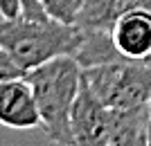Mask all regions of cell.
Returning <instances> with one entry per match:
<instances>
[{"instance_id":"6da1fadb","label":"cell","mask_w":151,"mask_h":146,"mask_svg":"<svg viewBox=\"0 0 151 146\" xmlns=\"http://www.w3.org/2000/svg\"><path fill=\"white\" fill-rule=\"evenodd\" d=\"M36 101L38 119L45 137L61 146H75L70 110L79 92L81 65L75 56H54L25 72Z\"/></svg>"},{"instance_id":"7a4b0ae2","label":"cell","mask_w":151,"mask_h":146,"mask_svg":"<svg viewBox=\"0 0 151 146\" xmlns=\"http://www.w3.org/2000/svg\"><path fill=\"white\" fill-rule=\"evenodd\" d=\"M81 43L77 25L59 23L54 18H2L0 20V50L14 58V63L32 70L54 56H75Z\"/></svg>"},{"instance_id":"3957f363","label":"cell","mask_w":151,"mask_h":146,"mask_svg":"<svg viewBox=\"0 0 151 146\" xmlns=\"http://www.w3.org/2000/svg\"><path fill=\"white\" fill-rule=\"evenodd\" d=\"M81 79L108 108H131L151 101V63L120 58L81 68Z\"/></svg>"},{"instance_id":"277c9868","label":"cell","mask_w":151,"mask_h":146,"mask_svg":"<svg viewBox=\"0 0 151 146\" xmlns=\"http://www.w3.org/2000/svg\"><path fill=\"white\" fill-rule=\"evenodd\" d=\"M108 113L111 108L97 99L86 85L79 81V92L75 97L72 110H70V126L75 135V144L79 146H104L108 128Z\"/></svg>"},{"instance_id":"5b68a950","label":"cell","mask_w":151,"mask_h":146,"mask_svg":"<svg viewBox=\"0 0 151 146\" xmlns=\"http://www.w3.org/2000/svg\"><path fill=\"white\" fill-rule=\"evenodd\" d=\"M115 50L124 58H151V5L133 7L115 20L111 29Z\"/></svg>"},{"instance_id":"8992f818","label":"cell","mask_w":151,"mask_h":146,"mask_svg":"<svg viewBox=\"0 0 151 146\" xmlns=\"http://www.w3.org/2000/svg\"><path fill=\"white\" fill-rule=\"evenodd\" d=\"M0 124L12 130H32L41 126L34 92L25 76L0 79Z\"/></svg>"},{"instance_id":"52a82bcc","label":"cell","mask_w":151,"mask_h":146,"mask_svg":"<svg viewBox=\"0 0 151 146\" xmlns=\"http://www.w3.org/2000/svg\"><path fill=\"white\" fill-rule=\"evenodd\" d=\"M149 103L131 108H111L104 146H145Z\"/></svg>"},{"instance_id":"ba28073f","label":"cell","mask_w":151,"mask_h":146,"mask_svg":"<svg viewBox=\"0 0 151 146\" xmlns=\"http://www.w3.org/2000/svg\"><path fill=\"white\" fill-rule=\"evenodd\" d=\"M142 5H151V0H81L72 25L81 32H111L124 11Z\"/></svg>"},{"instance_id":"9c48e42d","label":"cell","mask_w":151,"mask_h":146,"mask_svg":"<svg viewBox=\"0 0 151 146\" xmlns=\"http://www.w3.org/2000/svg\"><path fill=\"white\" fill-rule=\"evenodd\" d=\"M75 58L81 68H90V65L120 61L124 56L115 50L111 32H81V43L75 52Z\"/></svg>"},{"instance_id":"30bf717a","label":"cell","mask_w":151,"mask_h":146,"mask_svg":"<svg viewBox=\"0 0 151 146\" xmlns=\"http://www.w3.org/2000/svg\"><path fill=\"white\" fill-rule=\"evenodd\" d=\"M41 7H43L45 16L59 20V23L72 25L77 11L81 7V0H41Z\"/></svg>"},{"instance_id":"8fae6325","label":"cell","mask_w":151,"mask_h":146,"mask_svg":"<svg viewBox=\"0 0 151 146\" xmlns=\"http://www.w3.org/2000/svg\"><path fill=\"white\" fill-rule=\"evenodd\" d=\"M12 76H25V70L14 63V58L5 50H0V79H12Z\"/></svg>"},{"instance_id":"7c38bea8","label":"cell","mask_w":151,"mask_h":146,"mask_svg":"<svg viewBox=\"0 0 151 146\" xmlns=\"http://www.w3.org/2000/svg\"><path fill=\"white\" fill-rule=\"evenodd\" d=\"M20 16L27 18H47L41 7V0H20Z\"/></svg>"},{"instance_id":"4fadbf2b","label":"cell","mask_w":151,"mask_h":146,"mask_svg":"<svg viewBox=\"0 0 151 146\" xmlns=\"http://www.w3.org/2000/svg\"><path fill=\"white\" fill-rule=\"evenodd\" d=\"M0 14L5 18L20 16V0H0Z\"/></svg>"},{"instance_id":"5bb4252c","label":"cell","mask_w":151,"mask_h":146,"mask_svg":"<svg viewBox=\"0 0 151 146\" xmlns=\"http://www.w3.org/2000/svg\"><path fill=\"white\" fill-rule=\"evenodd\" d=\"M147 146H151V101H149V119H147Z\"/></svg>"},{"instance_id":"9a60e30c","label":"cell","mask_w":151,"mask_h":146,"mask_svg":"<svg viewBox=\"0 0 151 146\" xmlns=\"http://www.w3.org/2000/svg\"><path fill=\"white\" fill-rule=\"evenodd\" d=\"M2 18H5V16H2V14H0V20H2Z\"/></svg>"}]
</instances>
